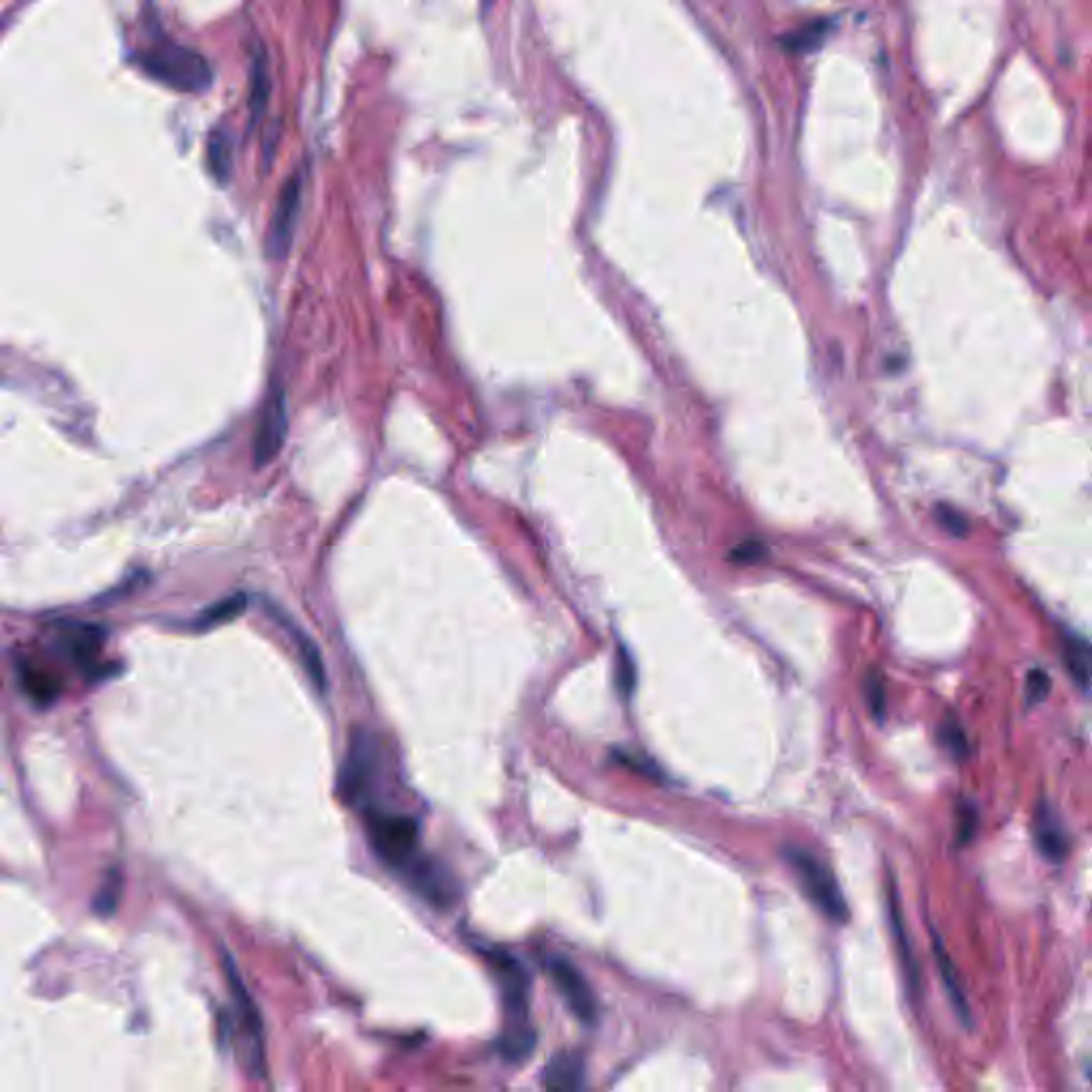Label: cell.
<instances>
[{
  "instance_id": "4",
  "label": "cell",
  "mask_w": 1092,
  "mask_h": 1092,
  "mask_svg": "<svg viewBox=\"0 0 1092 1092\" xmlns=\"http://www.w3.org/2000/svg\"><path fill=\"white\" fill-rule=\"evenodd\" d=\"M378 743L370 732L357 730L350 738L346 760L342 764L337 790L348 804H359L370 792L376 773H378Z\"/></svg>"
},
{
  "instance_id": "15",
  "label": "cell",
  "mask_w": 1092,
  "mask_h": 1092,
  "mask_svg": "<svg viewBox=\"0 0 1092 1092\" xmlns=\"http://www.w3.org/2000/svg\"><path fill=\"white\" fill-rule=\"evenodd\" d=\"M1064 664H1067V670L1075 685L1080 687L1082 692H1088L1092 653L1086 638L1077 636V633H1069V636L1064 638Z\"/></svg>"
},
{
  "instance_id": "2",
  "label": "cell",
  "mask_w": 1092,
  "mask_h": 1092,
  "mask_svg": "<svg viewBox=\"0 0 1092 1092\" xmlns=\"http://www.w3.org/2000/svg\"><path fill=\"white\" fill-rule=\"evenodd\" d=\"M784 858L788 860L794 875H797V880L802 887V892L808 896V900H811L821 913L828 915L832 922L845 924L849 920L847 902L837 878H834L832 871L824 865V862L817 860L811 852H806V849H800V847H786Z\"/></svg>"
},
{
  "instance_id": "10",
  "label": "cell",
  "mask_w": 1092,
  "mask_h": 1092,
  "mask_svg": "<svg viewBox=\"0 0 1092 1092\" xmlns=\"http://www.w3.org/2000/svg\"><path fill=\"white\" fill-rule=\"evenodd\" d=\"M1035 843L1051 865H1058L1069 854V834L1064 830L1058 813L1048 802H1042L1035 815Z\"/></svg>"
},
{
  "instance_id": "24",
  "label": "cell",
  "mask_w": 1092,
  "mask_h": 1092,
  "mask_svg": "<svg viewBox=\"0 0 1092 1092\" xmlns=\"http://www.w3.org/2000/svg\"><path fill=\"white\" fill-rule=\"evenodd\" d=\"M617 687L626 698H630L633 687H636V668H633V659L630 657V653L624 649V646L619 649V657H617Z\"/></svg>"
},
{
  "instance_id": "3",
  "label": "cell",
  "mask_w": 1092,
  "mask_h": 1092,
  "mask_svg": "<svg viewBox=\"0 0 1092 1092\" xmlns=\"http://www.w3.org/2000/svg\"><path fill=\"white\" fill-rule=\"evenodd\" d=\"M370 841L386 865L399 871L419 856V821L410 815L390 811L368 813Z\"/></svg>"
},
{
  "instance_id": "20",
  "label": "cell",
  "mask_w": 1092,
  "mask_h": 1092,
  "mask_svg": "<svg viewBox=\"0 0 1092 1092\" xmlns=\"http://www.w3.org/2000/svg\"><path fill=\"white\" fill-rule=\"evenodd\" d=\"M120 896H123V875L118 871H110L99 887V894L94 896V911L99 915H112L118 907Z\"/></svg>"
},
{
  "instance_id": "12",
  "label": "cell",
  "mask_w": 1092,
  "mask_h": 1092,
  "mask_svg": "<svg viewBox=\"0 0 1092 1092\" xmlns=\"http://www.w3.org/2000/svg\"><path fill=\"white\" fill-rule=\"evenodd\" d=\"M543 1084L548 1090H578L585 1084V1062L572 1051L552 1056L543 1073Z\"/></svg>"
},
{
  "instance_id": "1",
  "label": "cell",
  "mask_w": 1092,
  "mask_h": 1092,
  "mask_svg": "<svg viewBox=\"0 0 1092 1092\" xmlns=\"http://www.w3.org/2000/svg\"><path fill=\"white\" fill-rule=\"evenodd\" d=\"M137 64L154 82L180 92H206L213 82L210 62L199 51L178 43H160L145 49L137 56Z\"/></svg>"
},
{
  "instance_id": "17",
  "label": "cell",
  "mask_w": 1092,
  "mask_h": 1092,
  "mask_svg": "<svg viewBox=\"0 0 1092 1092\" xmlns=\"http://www.w3.org/2000/svg\"><path fill=\"white\" fill-rule=\"evenodd\" d=\"M935 954H937V965H939V973H941V979L943 983H946V990H948V996L950 1001L956 1009V1014L961 1016V1020L966 1024H970V1011H968V1005H966V999L963 994V988L959 983V975H956V966L950 959V954L946 952V948H943V943L939 937H935Z\"/></svg>"
},
{
  "instance_id": "29",
  "label": "cell",
  "mask_w": 1092,
  "mask_h": 1092,
  "mask_svg": "<svg viewBox=\"0 0 1092 1092\" xmlns=\"http://www.w3.org/2000/svg\"><path fill=\"white\" fill-rule=\"evenodd\" d=\"M975 808L973 806H966L961 811V828H959V841L961 843H966L970 837H973V830H975Z\"/></svg>"
},
{
  "instance_id": "8",
  "label": "cell",
  "mask_w": 1092,
  "mask_h": 1092,
  "mask_svg": "<svg viewBox=\"0 0 1092 1092\" xmlns=\"http://www.w3.org/2000/svg\"><path fill=\"white\" fill-rule=\"evenodd\" d=\"M548 975L557 986L561 999L578 1020L587 1024V1027L598 1020L596 994H593L589 981L583 977L581 970L572 963L555 956V959L548 961Z\"/></svg>"
},
{
  "instance_id": "13",
  "label": "cell",
  "mask_w": 1092,
  "mask_h": 1092,
  "mask_svg": "<svg viewBox=\"0 0 1092 1092\" xmlns=\"http://www.w3.org/2000/svg\"><path fill=\"white\" fill-rule=\"evenodd\" d=\"M269 92H272V79H269V62L265 49H256L252 56V69H250V97H248V110H250V125L254 126L259 123L261 116L267 110Z\"/></svg>"
},
{
  "instance_id": "22",
  "label": "cell",
  "mask_w": 1092,
  "mask_h": 1092,
  "mask_svg": "<svg viewBox=\"0 0 1092 1092\" xmlns=\"http://www.w3.org/2000/svg\"><path fill=\"white\" fill-rule=\"evenodd\" d=\"M830 33V22H815L811 26H806L804 31L792 35L788 39V47L794 49V51H808V49H815L817 45H821V42H824L826 35Z\"/></svg>"
},
{
  "instance_id": "16",
  "label": "cell",
  "mask_w": 1092,
  "mask_h": 1092,
  "mask_svg": "<svg viewBox=\"0 0 1092 1092\" xmlns=\"http://www.w3.org/2000/svg\"><path fill=\"white\" fill-rule=\"evenodd\" d=\"M208 165L215 180L226 184L233 169V139L224 128L211 130L208 139Z\"/></svg>"
},
{
  "instance_id": "28",
  "label": "cell",
  "mask_w": 1092,
  "mask_h": 1092,
  "mask_svg": "<svg viewBox=\"0 0 1092 1092\" xmlns=\"http://www.w3.org/2000/svg\"><path fill=\"white\" fill-rule=\"evenodd\" d=\"M762 555H764V546L756 541H747L730 552V559L736 563H756L758 559H762Z\"/></svg>"
},
{
  "instance_id": "11",
  "label": "cell",
  "mask_w": 1092,
  "mask_h": 1092,
  "mask_svg": "<svg viewBox=\"0 0 1092 1092\" xmlns=\"http://www.w3.org/2000/svg\"><path fill=\"white\" fill-rule=\"evenodd\" d=\"M274 617L278 619L280 626H285V630L291 633V638L296 644V651H299V657H301L309 681L314 683L316 690H320L322 694H325V690H327V670H325V662H322L316 642L309 638L299 626L293 624L287 615H282L280 611H274Z\"/></svg>"
},
{
  "instance_id": "23",
  "label": "cell",
  "mask_w": 1092,
  "mask_h": 1092,
  "mask_svg": "<svg viewBox=\"0 0 1092 1092\" xmlns=\"http://www.w3.org/2000/svg\"><path fill=\"white\" fill-rule=\"evenodd\" d=\"M939 738L943 747H946L954 758H965L968 756V740H966V734L963 730V725L956 721V719H948L946 723L941 725L939 730Z\"/></svg>"
},
{
  "instance_id": "18",
  "label": "cell",
  "mask_w": 1092,
  "mask_h": 1092,
  "mask_svg": "<svg viewBox=\"0 0 1092 1092\" xmlns=\"http://www.w3.org/2000/svg\"><path fill=\"white\" fill-rule=\"evenodd\" d=\"M889 924H892V933H894L896 943H898L900 959H902V965H905V973H907V981H909V992H918V986H920L918 968H915V963H913V954H911V948H909L907 928H905V922H902V915H900V909H898V900H896V894H894V889H892V887H889Z\"/></svg>"
},
{
  "instance_id": "5",
  "label": "cell",
  "mask_w": 1092,
  "mask_h": 1092,
  "mask_svg": "<svg viewBox=\"0 0 1092 1092\" xmlns=\"http://www.w3.org/2000/svg\"><path fill=\"white\" fill-rule=\"evenodd\" d=\"M224 973H226L228 988H231V996H233V1003H235L237 1018H239L241 1035H244L248 1069L254 1077H261L263 1069H265V1042H263L265 1037H263L261 1014H259V1009H256V1003L252 1001L250 992L246 990L244 979L239 977V970H237L235 963L228 959V956L224 959Z\"/></svg>"
},
{
  "instance_id": "7",
  "label": "cell",
  "mask_w": 1092,
  "mask_h": 1092,
  "mask_svg": "<svg viewBox=\"0 0 1092 1092\" xmlns=\"http://www.w3.org/2000/svg\"><path fill=\"white\" fill-rule=\"evenodd\" d=\"M289 431V412H287V393L285 388L274 384L263 403L259 423L254 429V463L267 465L272 463L287 442Z\"/></svg>"
},
{
  "instance_id": "6",
  "label": "cell",
  "mask_w": 1092,
  "mask_h": 1092,
  "mask_svg": "<svg viewBox=\"0 0 1092 1092\" xmlns=\"http://www.w3.org/2000/svg\"><path fill=\"white\" fill-rule=\"evenodd\" d=\"M301 199H303V178L301 173L296 171L285 182V186H282L272 213V222H269L267 254L272 261L287 259V254L293 246L296 218H299Z\"/></svg>"
},
{
  "instance_id": "27",
  "label": "cell",
  "mask_w": 1092,
  "mask_h": 1092,
  "mask_svg": "<svg viewBox=\"0 0 1092 1092\" xmlns=\"http://www.w3.org/2000/svg\"><path fill=\"white\" fill-rule=\"evenodd\" d=\"M937 519L941 523V528L946 532H950L952 536H965L968 532V525H966L965 517L961 515V512H956L950 506H939L937 508Z\"/></svg>"
},
{
  "instance_id": "25",
  "label": "cell",
  "mask_w": 1092,
  "mask_h": 1092,
  "mask_svg": "<svg viewBox=\"0 0 1092 1092\" xmlns=\"http://www.w3.org/2000/svg\"><path fill=\"white\" fill-rule=\"evenodd\" d=\"M1050 687H1051V681H1050V674L1046 670H1031L1029 677H1027V705L1033 707V705H1040L1046 700V696L1050 694Z\"/></svg>"
},
{
  "instance_id": "21",
  "label": "cell",
  "mask_w": 1092,
  "mask_h": 1092,
  "mask_svg": "<svg viewBox=\"0 0 1092 1092\" xmlns=\"http://www.w3.org/2000/svg\"><path fill=\"white\" fill-rule=\"evenodd\" d=\"M24 687L37 703H53V698L58 696V683L49 674L35 668L24 672Z\"/></svg>"
},
{
  "instance_id": "19",
  "label": "cell",
  "mask_w": 1092,
  "mask_h": 1092,
  "mask_svg": "<svg viewBox=\"0 0 1092 1092\" xmlns=\"http://www.w3.org/2000/svg\"><path fill=\"white\" fill-rule=\"evenodd\" d=\"M244 609H246V596L244 593H237V596H231L210 606V609L199 617L197 628H213V626L226 624L244 613Z\"/></svg>"
},
{
  "instance_id": "9",
  "label": "cell",
  "mask_w": 1092,
  "mask_h": 1092,
  "mask_svg": "<svg viewBox=\"0 0 1092 1092\" xmlns=\"http://www.w3.org/2000/svg\"><path fill=\"white\" fill-rule=\"evenodd\" d=\"M408 875L410 885L434 907H444L453 902V880L449 873L440 869L434 860L416 856L410 865L403 869Z\"/></svg>"
},
{
  "instance_id": "26",
  "label": "cell",
  "mask_w": 1092,
  "mask_h": 1092,
  "mask_svg": "<svg viewBox=\"0 0 1092 1092\" xmlns=\"http://www.w3.org/2000/svg\"><path fill=\"white\" fill-rule=\"evenodd\" d=\"M867 700H869V709L873 711V714L878 719L883 717L885 713V690H883V681L878 672H871L869 679H867Z\"/></svg>"
},
{
  "instance_id": "14",
  "label": "cell",
  "mask_w": 1092,
  "mask_h": 1092,
  "mask_svg": "<svg viewBox=\"0 0 1092 1092\" xmlns=\"http://www.w3.org/2000/svg\"><path fill=\"white\" fill-rule=\"evenodd\" d=\"M536 1031L532 1024H519V1027H506L504 1033L500 1035V1040H497V1048H500V1054L508 1060V1062H523L528 1060L532 1056V1051L536 1048Z\"/></svg>"
}]
</instances>
